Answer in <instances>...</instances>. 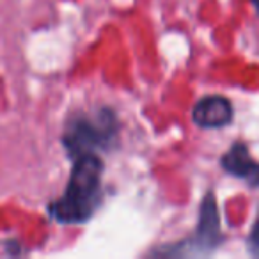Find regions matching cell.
<instances>
[{"label":"cell","mask_w":259,"mask_h":259,"mask_svg":"<svg viewBox=\"0 0 259 259\" xmlns=\"http://www.w3.org/2000/svg\"><path fill=\"white\" fill-rule=\"evenodd\" d=\"M101 117V115H100ZM115 132L114 115L101 117L98 122H93L89 119H75L66 130L64 146L68 153L76 158L85 153H93L96 148L105 146Z\"/></svg>","instance_id":"7a4b0ae2"},{"label":"cell","mask_w":259,"mask_h":259,"mask_svg":"<svg viewBox=\"0 0 259 259\" xmlns=\"http://www.w3.org/2000/svg\"><path fill=\"white\" fill-rule=\"evenodd\" d=\"M248 247H250V252L254 255H259V220L254 224L250 231V236H248Z\"/></svg>","instance_id":"8992f818"},{"label":"cell","mask_w":259,"mask_h":259,"mask_svg":"<svg viewBox=\"0 0 259 259\" xmlns=\"http://www.w3.org/2000/svg\"><path fill=\"white\" fill-rule=\"evenodd\" d=\"M199 224H197V233L194 238V247L195 252H208L215 248L220 241V219H219V209H217L215 199L213 195H206L202 201L201 211H199Z\"/></svg>","instance_id":"3957f363"},{"label":"cell","mask_w":259,"mask_h":259,"mask_svg":"<svg viewBox=\"0 0 259 259\" xmlns=\"http://www.w3.org/2000/svg\"><path fill=\"white\" fill-rule=\"evenodd\" d=\"M222 167L231 176L245 180L250 187L259 185V163L254 162L245 144H234L222 156Z\"/></svg>","instance_id":"5b68a950"},{"label":"cell","mask_w":259,"mask_h":259,"mask_svg":"<svg viewBox=\"0 0 259 259\" xmlns=\"http://www.w3.org/2000/svg\"><path fill=\"white\" fill-rule=\"evenodd\" d=\"M252 4H254L255 11H257V13H259V0H252Z\"/></svg>","instance_id":"52a82bcc"},{"label":"cell","mask_w":259,"mask_h":259,"mask_svg":"<svg viewBox=\"0 0 259 259\" xmlns=\"http://www.w3.org/2000/svg\"><path fill=\"white\" fill-rule=\"evenodd\" d=\"M192 115L201 128H222L233 121V105L224 96H206L197 101Z\"/></svg>","instance_id":"277c9868"},{"label":"cell","mask_w":259,"mask_h":259,"mask_svg":"<svg viewBox=\"0 0 259 259\" xmlns=\"http://www.w3.org/2000/svg\"><path fill=\"white\" fill-rule=\"evenodd\" d=\"M103 163L94 153L75 158L66 192L50 206V215L61 224H82L93 217L101 201Z\"/></svg>","instance_id":"6da1fadb"}]
</instances>
